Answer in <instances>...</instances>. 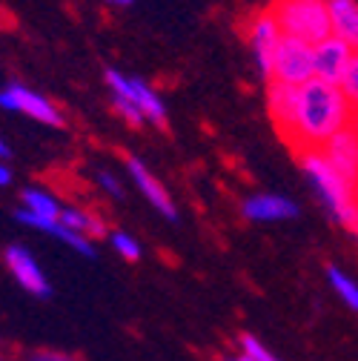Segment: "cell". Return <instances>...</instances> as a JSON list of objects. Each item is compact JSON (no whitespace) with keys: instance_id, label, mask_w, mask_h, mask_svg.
Returning <instances> with one entry per match:
<instances>
[{"instance_id":"cell-1","label":"cell","mask_w":358,"mask_h":361,"mask_svg":"<svg viewBox=\"0 0 358 361\" xmlns=\"http://www.w3.org/2000/svg\"><path fill=\"white\" fill-rule=\"evenodd\" d=\"M355 112L344 98L338 83H327L321 78H312L298 86L295 121L290 135V149L298 155L304 149H321L333 135L352 123Z\"/></svg>"},{"instance_id":"cell-2","label":"cell","mask_w":358,"mask_h":361,"mask_svg":"<svg viewBox=\"0 0 358 361\" xmlns=\"http://www.w3.org/2000/svg\"><path fill=\"white\" fill-rule=\"evenodd\" d=\"M295 158H298L307 180L312 184V190H316V195L333 215V221H338L347 233H352L358 238V190H352L330 166V161L324 158L321 149H304Z\"/></svg>"},{"instance_id":"cell-3","label":"cell","mask_w":358,"mask_h":361,"mask_svg":"<svg viewBox=\"0 0 358 361\" xmlns=\"http://www.w3.org/2000/svg\"><path fill=\"white\" fill-rule=\"evenodd\" d=\"M266 9L273 12L281 35L287 37H298L316 47L333 35L327 0H273Z\"/></svg>"},{"instance_id":"cell-4","label":"cell","mask_w":358,"mask_h":361,"mask_svg":"<svg viewBox=\"0 0 358 361\" xmlns=\"http://www.w3.org/2000/svg\"><path fill=\"white\" fill-rule=\"evenodd\" d=\"M312 78H316V47L307 40L281 35L276 61H273V80H281L290 86H304Z\"/></svg>"},{"instance_id":"cell-5","label":"cell","mask_w":358,"mask_h":361,"mask_svg":"<svg viewBox=\"0 0 358 361\" xmlns=\"http://www.w3.org/2000/svg\"><path fill=\"white\" fill-rule=\"evenodd\" d=\"M247 40L252 47V58H255L261 78L273 80V61H276V49H278V40H281V29H278L270 9H258L247 20Z\"/></svg>"},{"instance_id":"cell-6","label":"cell","mask_w":358,"mask_h":361,"mask_svg":"<svg viewBox=\"0 0 358 361\" xmlns=\"http://www.w3.org/2000/svg\"><path fill=\"white\" fill-rule=\"evenodd\" d=\"M0 109L29 115L32 121H40L47 126H63L61 109L49 98H43L40 92H35V89H29L23 83H9L0 89Z\"/></svg>"},{"instance_id":"cell-7","label":"cell","mask_w":358,"mask_h":361,"mask_svg":"<svg viewBox=\"0 0 358 361\" xmlns=\"http://www.w3.org/2000/svg\"><path fill=\"white\" fill-rule=\"evenodd\" d=\"M4 264L9 267V273L15 276V281L26 293H32L37 298H49V293H52L49 279H47V273H43V267L37 264V258L26 247H20V244L6 247L4 250Z\"/></svg>"},{"instance_id":"cell-8","label":"cell","mask_w":358,"mask_h":361,"mask_svg":"<svg viewBox=\"0 0 358 361\" xmlns=\"http://www.w3.org/2000/svg\"><path fill=\"white\" fill-rule=\"evenodd\" d=\"M321 152L347 184L352 190H358V129H355V123H350L347 129L333 135L321 147Z\"/></svg>"},{"instance_id":"cell-9","label":"cell","mask_w":358,"mask_h":361,"mask_svg":"<svg viewBox=\"0 0 358 361\" xmlns=\"http://www.w3.org/2000/svg\"><path fill=\"white\" fill-rule=\"evenodd\" d=\"M295 104H298V86H290L281 80H266V112H270L281 141H290V135H292Z\"/></svg>"},{"instance_id":"cell-10","label":"cell","mask_w":358,"mask_h":361,"mask_svg":"<svg viewBox=\"0 0 358 361\" xmlns=\"http://www.w3.org/2000/svg\"><path fill=\"white\" fill-rule=\"evenodd\" d=\"M355 49L347 40L330 35L327 40L316 43V78L327 80V83H341L350 61H352Z\"/></svg>"},{"instance_id":"cell-11","label":"cell","mask_w":358,"mask_h":361,"mask_svg":"<svg viewBox=\"0 0 358 361\" xmlns=\"http://www.w3.org/2000/svg\"><path fill=\"white\" fill-rule=\"evenodd\" d=\"M126 169H129V175H132V180H135V187L141 190V195L163 215V218H169V221H175L178 218V209H175V201L169 198V192L163 190V184L161 180L147 169V164L144 161H138V158H129L126 161Z\"/></svg>"},{"instance_id":"cell-12","label":"cell","mask_w":358,"mask_h":361,"mask_svg":"<svg viewBox=\"0 0 358 361\" xmlns=\"http://www.w3.org/2000/svg\"><path fill=\"white\" fill-rule=\"evenodd\" d=\"M241 212L249 218V221H287V218H295L298 215V207L295 201L284 198V195H252L244 201Z\"/></svg>"},{"instance_id":"cell-13","label":"cell","mask_w":358,"mask_h":361,"mask_svg":"<svg viewBox=\"0 0 358 361\" xmlns=\"http://www.w3.org/2000/svg\"><path fill=\"white\" fill-rule=\"evenodd\" d=\"M106 86L112 89V104H115V112L129 123V126H144L147 118L144 112L138 109L135 98H132V86H129V78L118 69H109L106 72Z\"/></svg>"},{"instance_id":"cell-14","label":"cell","mask_w":358,"mask_h":361,"mask_svg":"<svg viewBox=\"0 0 358 361\" xmlns=\"http://www.w3.org/2000/svg\"><path fill=\"white\" fill-rule=\"evenodd\" d=\"M333 35L358 52V0H327Z\"/></svg>"},{"instance_id":"cell-15","label":"cell","mask_w":358,"mask_h":361,"mask_svg":"<svg viewBox=\"0 0 358 361\" xmlns=\"http://www.w3.org/2000/svg\"><path fill=\"white\" fill-rule=\"evenodd\" d=\"M129 86H132V98H135L138 109L144 112L147 123H155V126L163 129V126L169 123V121H166V106H163V101L152 92V86L144 83L141 78H129Z\"/></svg>"},{"instance_id":"cell-16","label":"cell","mask_w":358,"mask_h":361,"mask_svg":"<svg viewBox=\"0 0 358 361\" xmlns=\"http://www.w3.org/2000/svg\"><path fill=\"white\" fill-rule=\"evenodd\" d=\"M61 221L69 230H75L86 238H104L106 235V221L95 212H89V209H80V207H63Z\"/></svg>"},{"instance_id":"cell-17","label":"cell","mask_w":358,"mask_h":361,"mask_svg":"<svg viewBox=\"0 0 358 361\" xmlns=\"http://www.w3.org/2000/svg\"><path fill=\"white\" fill-rule=\"evenodd\" d=\"M20 198H23V209H29L35 215H43V218H61V212H63V207H61V201L55 195L43 192V190H35V187L23 190Z\"/></svg>"},{"instance_id":"cell-18","label":"cell","mask_w":358,"mask_h":361,"mask_svg":"<svg viewBox=\"0 0 358 361\" xmlns=\"http://www.w3.org/2000/svg\"><path fill=\"white\" fill-rule=\"evenodd\" d=\"M327 279H330L333 293H335L350 310L358 312V281H355L352 276H347L344 269H338V267H327Z\"/></svg>"},{"instance_id":"cell-19","label":"cell","mask_w":358,"mask_h":361,"mask_svg":"<svg viewBox=\"0 0 358 361\" xmlns=\"http://www.w3.org/2000/svg\"><path fill=\"white\" fill-rule=\"evenodd\" d=\"M341 92H344V98L350 101V106H352V112L358 115V52L352 55V61H350V66H347V72H344V78H341Z\"/></svg>"},{"instance_id":"cell-20","label":"cell","mask_w":358,"mask_h":361,"mask_svg":"<svg viewBox=\"0 0 358 361\" xmlns=\"http://www.w3.org/2000/svg\"><path fill=\"white\" fill-rule=\"evenodd\" d=\"M112 247H115V252H118L121 258H126V261H138V258H141V244L132 238L129 233H123V230L112 233Z\"/></svg>"},{"instance_id":"cell-21","label":"cell","mask_w":358,"mask_h":361,"mask_svg":"<svg viewBox=\"0 0 358 361\" xmlns=\"http://www.w3.org/2000/svg\"><path fill=\"white\" fill-rule=\"evenodd\" d=\"M241 350L247 353V355H252L255 361H278L270 350H266L255 336H241Z\"/></svg>"},{"instance_id":"cell-22","label":"cell","mask_w":358,"mask_h":361,"mask_svg":"<svg viewBox=\"0 0 358 361\" xmlns=\"http://www.w3.org/2000/svg\"><path fill=\"white\" fill-rule=\"evenodd\" d=\"M23 361H80V358H75L69 353H58V350H37V353L26 355Z\"/></svg>"},{"instance_id":"cell-23","label":"cell","mask_w":358,"mask_h":361,"mask_svg":"<svg viewBox=\"0 0 358 361\" xmlns=\"http://www.w3.org/2000/svg\"><path fill=\"white\" fill-rule=\"evenodd\" d=\"M98 180H101V187L112 195V198H123V187L118 184V178L109 175V172H98Z\"/></svg>"},{"instance_id":"cell-24","label":"cell","mask_w":358,"mask_h":361,"mask_svg":"<svg viewBox=\"0 0 358 361\" xmlns=\"http://www.w3.org/2000/svg\"><path fill=\"white\" fill-rule=\"evenodd\" d=\"M0 29H15V18L4 4H0Z\"/></svg>"},{"instance_id":"cell-25","label":"cell","mask_w":358,"mask_h":361,"mask_svg":"<svg viewBox=\"0 0 358 361\" xmlns=\"http://www.w3.org/2000/svg\"><path fill=\"white\" fill-rule=\"evenodd\" d=\"M12 184V169L0 164V187H9Z\"/></svg>"},{"instance_id":"cell-26","label":"cell","mask_w":358,"mask_h":361,"mask_svg":"<svg viewBox=\"0 0 358 361\" xmlns=\"http://www.w3.org/2000/svg\"><path fill=\"white\" fill-rule=\"evenodd\" d=\"M223 361H255V358H252V355H247V353L241 350V353H235V355H227Z\"/></svg>"},{"instance_id":"cell-27","label":"cell","mask_w":358,"mask_h":361,"mask_svg":"<svg viewBox=\"0 0 358 361\" xmlns=\"http://www.w3.org/2000/svg\"><path fill=\"white\" fill-rule=\"evenodd\" d=\"M109 4H115V6H129V4H135V0H109Z\"/></svg>"},{"instance_id":"cell-28","label":"cell","mask_w":358,"mask_h":361,"mask_svg":"<svg viewBox=\"0 0 358 361\" xmlns=\"http://www.w3.org/2000/svg\"><path fill=\"white\" fill-rule=\"evenodd\" d=\"M0 158H9V147L4 141H0Z\"/></svg>"},{"instance_id":"cell-29","label":"cell","mask_w":358,"mask_h":361,"mask_svg":"<svg viewBox=\"0 0 358 361\" xmlns=\"http://www.w3.org/2000/svg\"><path fill=\"white\" fill-rule=\"evenodd\" d=\"M0 361H6V355H4V350H0Z\"/></svg>"}]
</instances>
